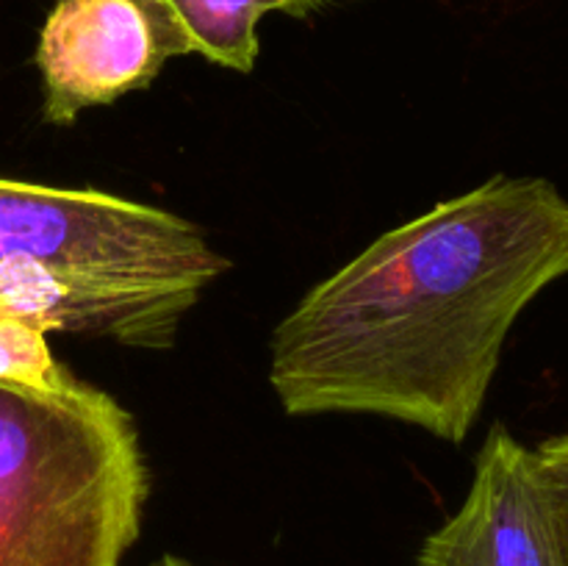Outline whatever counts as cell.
<instances>
[{
    "label": "cell",
    "instance_id": "52a82bcc",
    "mask_svg": "<svg viewBox=\"0 0 568 566\" xmlns=\"http://www.w3.org/2000/svg\"><path fill=\"white\" fill-rule=\"evenodd\" d=\"M67 375L70 370L55 364L42 327L0 314V386L55 392Z\"/></svg>",
    "mask_w": 568,
    "mask_h": 566
},
{
    "label": "cell",
    "instance_id": "7a4b0ae2",
    "mask_svg": "<svg viewBox=\"0 0 568 566\" xmlns=\"http://www.w3.org/2000/svg\"><path fill=\"white\" fill-rule=\"evenodd\" d=\"M150 475L133 416L70 372L55 392L0 386V566H120Z\"/></svg>",
    "mask_w": 568,
    "mask_h": 566
},
{
    "label": "cell",
    "instance_id": "9c48e42d",
    "mask_svg": "<svg viewBox=\"0 0 568 566\" xmlns=\"http://www.w3.org/2000/svg\"><path fill=\"white\" fill-rule=\"evenodd\" d=\"M153 566H194V564H192V560L181 558V555H170V553H166V555H161V558L155 560Z\"/></svg>",
    "mask_w": 568,
    "mask_h": 566
},
{
    "label": "cell",
    "instance_id": "6da1fadb",
    "mask_svg": "<svg viewBox=\"0 0 568 566\" xmlns=\"http://www.w3.org/2000/svg\"><path fill=\"white\" fill-rule=\"evenodd\" d=\"M568 275V200L494 175L392 228L316 283L272 336L288 416L372 414L464 444L521 311Z\"/></svg>",
    "mask_w": 568,
    "mask_h": 566
},
{
    "label": "cell",
    "instance_id": "3957f363",
    "mask_svg": "<svg viewBox=\"0 0 568 566\" xmlns=\"http://www.w3.org/2000/svg\"><path fill=\"white\" fill-rule=\"evenodd\" d=\"M33 261L98 305L131 350H172L181 322L231 261L203 228L98 189L0 178V264Z\"/></svg>",
    "mask_w": 568,
    "mask_h": 566
},
{
    "label": "cell",
    "instance_id": "277c9868",
    "mask_svg": "<svg viewBox=\"0 0 568 566\" xmlns=\"http://www.w3.org/2000/svg\"><path fill=\"white\" fill-rule=\"evenodd\" d=\"M186 53L192 44L164 0H55L37 44L44 120L70 125L81 111L150 87Z\"/></svg>",
    "mask_w": 568,
    "mask_h": 566
},
{
    "label": "cell",
    "instance_id": "ba28073f",
    "mask_svg": "<svg viewBox=\"0 0 568 566\" xmlns=\"http://www.w3.org/2000/svg\"><path fill=\"white\" fill-rule=\"evenodd\" d=\"M530 453L538 488H541L544 505H547L549 525H552L564 564L568 566V433L544 438Z\"/></svg>",
    "mask_w": 568,
    "mask_h": 566
},
{
    "label": "cell",
    "instance_id": "5b68a950",
    "mask_svg": "<svg viewBox=\"0 0 568 566\" xmlns=\"http://www.w3.org/2000/svg\"><path fill=\"white\" fill-rule=\"evenodd\" d=\"M416 566H566L532 453L503 422L477 453L464 505L425 538Z\"/></svg>",
    "mask_w": 568,
    "mask_h": 566
},
{
    "label": "cell",
    "instance_id": "8992f818",
    "mask_svg": "<svg viewBox=\"0 0 568 566\" xmlns=\"http://www.w3.org/2000/svg\"><path fill=\"white\" fill-rule=\"evenodd\" d=\"M186 33L192 53L236 72L258 61V26L272 11L308 14L325 0H164Z\"/></svg>",
    "mask_w": 568,
    "mask_h": 566
}]
</instances>
